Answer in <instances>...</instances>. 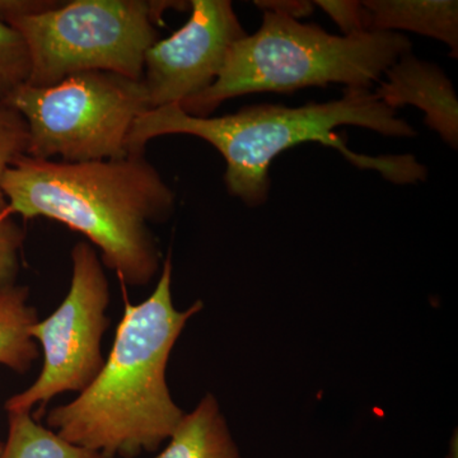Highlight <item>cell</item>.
I'll use <instances>...</instances> for the list:
<instances>
[{
  "label": "cell",
  "instance_id": "cell-1",
  "mask_svg": "<svg viewBox=\"0 0 458 458\" xmlns=\"http://www.w3.org/2000/svg\"><path fill=\"white\" fill-rule=\"evenodd\" d=\"M344 125L369 129L386 137L414 138L417 131L397 111L386 106L373 89H345L343 98L300 107L258 105L221 117H195L179 105L153 108L138 117L129 135V152H146L147 144L171 134L192 135L212 144L225 162L228 192L249 207L264 204L270 191V165L276 157L315 141L334 148L352 165L373 170L394 183L426 180L427 170L414 156L370 157L352 152L336 131Z\"/></svg>",
  "mask_w": 458,
  "mask_h": 458
},
{
  "label": "cell",
  "instance_id": "cell-2",
  "mask_svg": "<svg viewBox=\"0 0 458 458\" xmlns=\"http://www.w3.org/2000/svg\"><path fill=\"white\" fill-rule=\"evenodd\" d=\"M0 188L8 218H47L80 232L126 285L149 284L158 273L162 254L149 225L171 218L176 197L146 152L81 164L23 155Z\"/></svg>",
  "mask_w": 458,
  "mask_h": 458
},
{
  "label": "cell",
  "instance_id": "cell-3",
  "mask_svg": "<svg viewBox=\"0 0 458 458\" xmlns=\"http://www.w3.org/2000/svg\"><path fill=\"white\" fill-rule=\"evenodd\" d=\"M171 255L153 293L125 304L113 348L98 376L73 401L50 410L49 429L65 441L105 458H132L170 439L185 412L172 400L165 370L174 344L190 318L172 301Z\"/></svg>",
  "mask_w": 458,
  "mask_h": 458
},
{
  "label": "cell",
  "instance_id": "cell-4",
  "mask_svg": "<svg viewBox=\"0 0 458 458\" xmlns=\"http://www.w3.org/2000/svg\"><path fill=\"white\" fill-rule=\"evenodd\" d=\"M411 41L399 32L331 35L295 18L264 12L260 29L229 50L216 82L179 106L209 117L223 102L258 92H293L337 83L372 89Z\"/></svg>",
  "mask_w": 458,
  "mask_h": 458
},
{
  "label": "cell",
  "instance_id": "cell-5",
  "mask_svg": "<svg viewBox=\"0 0 458 458\" xmlns=\"http://www.w3.org/2000/svg\"><path fill=\"white\" fill-rule=\"evenodd\" d=\"M186 3L74 0L4 22L22 36L30 55L27 84L47 87L84 72L141 81L144 56L159 40L167 9Z\"/></svg>",
  "mask_w": 458,
  "mask_h": 458
},
{
  "label": "cell",
  "instance_id": "cell-6",
  "mask_svg": "<svg viewBox=\"0 0 458 458\" xmlns=\"http://www.w3.org/2000/svg\"><path fill=\"white\" fill-rule=\"evenodd\" d=\"M2 102L25 120L27 156L68 164L125 157L132 125L149 110L141 81L108 72H84L47 87L23 83Z\"/></svg>",
  "mask_w": 458,
  "mask_h": 458
},
{
  "label": "cell",
  "instance_id": "cell-7",
  "mask_svg": "<svg viewBox=\"0 0 458 458\" xmlns=\"http://www.w3.org/2000/svg\"><path fill=\"white\" fill-rule=\"evenodd\" d=\"M71 288L62 304L44 321L32 325L44 364L40 375L22 393L9 397L8 411H33L35 420L47 414L51 400L65 393L81 394L105 364L102 337L110 327V285L98 250L82 241L72 250Z\"/></svg>",
  "mask_w": 458,
  "mask_h": 458
},
{
  "label": "cell",
  "instance_id": "cell-8",
  "mask_svg": "<svg viewBox=\"0 0 458 458\" xmlns=\"http://www.w3.org/2000/svg\"><path fill=\"white\" fill-rule=\"evenodd\" d=\"M179 31L158 40L144 56L141 83L149 110L182 104L209 89L231 47L246 35L228 0H192Z\"/></svg>",
  "mask_w": 458,
  "mask_h": 458
},
{
  "label": "cell",
  "instance_id": "cell-9",
  "mask_svg": "<svg viewBox=\"0 0 458 458\" xmlns=\"http://www.w3.org/2000/svg\"><path fill=\"white\" fill-rule=\"evenodd\" d=\"M373 89L386 106L423 111L426 123L454 149L458 147V99L450 78L438 65L408 53L386 71Z\"/></svg>",
  "mask_w": 458,
  "mask_h": 458
},
{
  "label": "cell",
  "instance_id": "cell-10",
  "mask_svg": "<svg viewBox=\"0 0 458 458\" xmlns=\"http://www.w3.org/2000/svg\"><path fill=\"white\" fill-rule=\"evenodd\" d=\"M367 31H409L443 42L458 56L456 0H367Z\"/></svg>",
  "mask_w": 458,
  "mask_h": 458
},
{
  "label": "cell",
  "instance_id": "cell-11",
  "mask_svg": "<svg viewBox=\"0 0 458 458\" xmlns=\"http://www.w3.org/2000/svg\"><path fill=\"white\" fill-rule=\"evenodd\" d=\"M155 458H241L218 401L207 394L183 415L167 447Z\"/></svg>",
  "mask_w": 458,
  "mask_h": 458
},
{
  "label": "cell",
  "instance_id": "cell-12",
  "mask_svg": "<svg viewBox=\"0 0 458 458\" xmlns=\"http://www.w3.org/2000/svg\"><path fill=\"white\" fill-rule=\"evenodd\" d=\"M30 289L13 284L0 285V364L26 375L40 357L31 327L38 321V311L29 303Z\"/></svg>",
  "mask_w": 458,
  "mask_h": 458
},
{
  "label": "cell",
  "instance_id": "cell-13",
  "mask_svg": "<svg viewBox=\"0 0 458 458\" xmlns=\"http://www.w3.org/2000/svg\"><path fill=\"white\" fill-rule=\"evenodd\" d=\"M0 458H105L98 452L65 441L41 426L30 411H8V437Z\"/></svg>",
  "mask_w": 458,
  "mask_h": 458
},
{
  "label": "cell",
  "instance_id": "cell-14",
  "mask_svg": "<svg viewBox=\"0 0 458 458\" xmlns=\"http://www.w3.org/2000/svg\"><path fill=\"white\" fill-rule=\"evenodd\" d=\"M30 77V55L22 36L0 21V93L3 98Z\"/></svg>",
  "mask_w": 458,
  "mask_h": 458
},
{
  "label": "cell",
  "instance_id": "cell-15",
  "mask_svg": "<svg viewBox=\"0 0 458 458\" xmlns=\"http://www.w3.org/2000/svg\"><path fill=\"white\" fill-rule=\"evenodd\" d=\"M29 131L23 117L0 102V183L5 171L18 157L26 155ZM8 203L0 188V219H7Z\"/></svg>",
  "mask_w": 458,
  "mask_h": 458
},
{
  "label": "cell",
  "instance_id": "cell-16",
  "mask_svg": "<svg viewBox=\"0 0 458 458\" xmlns=\"http://www.w3.org/2000/svg\"><path fill=\"white\" fill-rule=\"evenodd\" d=\"M25 232L11 219H0V285L16 283Z\"/></svg>",
  "mask_w": 458,
  "mask_h": 458
},
{
  "label": "cell",
  "instance_id": "cell-17",
  "mask_svg": "<svg viewBox=\"0 0 458 458\" xmlns=\"http://www.w3.org/2000/svg\"><path fill=\"white\" fill-rule=\"evenodd\" d=\"M340 27L343 36H354L367 31L366 11L361 2L351 0H318L315 3Z\"/></svg>",
  "mask_w": 458,
  "mask_h": 458
},
{
  "label": "cell",
  "instance_id": "cell-18",
  "mask_svg": "<svg viewBox=\"0 0 458 458\" xmlns=\"http://www.w3.org/2000/svg\"><path fill=\"white\" fill-rule=\"evenodd\" d=\"M259 8L264 12H270V13L283 14L292 18H298L309 16L313 12V3L310 2H294V0H261V2H255Z\"/></svg>",
  "mask_w": 458,
  "mask_h": 458
},
{
  "label": "cell",
  "instance_id": "cell-19",
  "mask_svg": "<svg viewBox=\"0 0 458 458\" xmlns=\"http://www.w3.org/2000/svg\"><path fill=\"white\" fill-rule=\"evenodd\" d=\"M3 445H4V443L0 442V454H2L3 451Z\"/></svg>",
  "mask_w": 458,
  "mask_h": 458
},
{
  "label": "cell",
  "instance_id": "cell-20",
  "mask_svg": "<svg viewBox=\"0 0 458 458\" xmlns=\"http://www.w3.org/2000/svg\"><path fill=\"white\" fill-rule=\"evenodd\" d=\"M2 99H3V95H2V93H0V102H2Z\"/></svg>",
  "mask_w": 458,
  "mask_h": 458
}]
</instances>
